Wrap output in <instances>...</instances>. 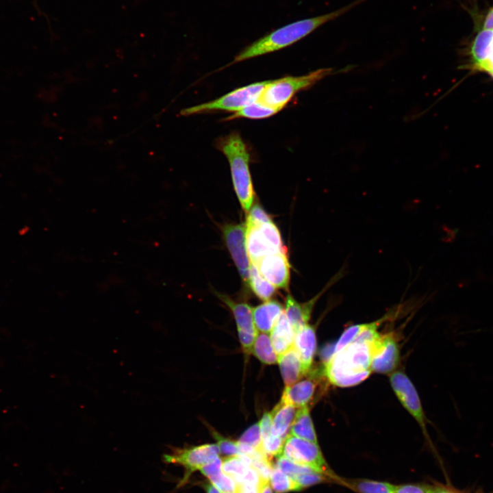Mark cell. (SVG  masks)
<instances>
[{
  "label": "cell",
  "instance_id": "obj_1",
  "mask_svg": "<svg viewBox=\"0 0 493 493\" xmlns=\"http://www.w3.org/2000/svg\"><path fill=\"white\" fill-rule=\"evenodd\" d=\"M366 1L355 0L331 12L297 21L277 29L245 47L236 56L233 62H242L287 47Z\"/></svg>",
  "mask_w": 493,
  "mask_h": 493
},
{
  "label": "cell",
  "instance_id": "obj_2",
  "mask_svg": "<svg viewBox=\"0 0 493 493\" xmlns=\"http://www.w3.org/2000/svg\"><path fill=\"white\" fill-rule=\"evenodd\" d=\"M371 356L370 344L354 341L327 358L324 375L330 383L339 387L357 385L372 372Z\"/></svg>",
  "mask_w": 493,
  "mask_h": 493
},
{
  "label": "cell",
  "instance_id": "obj_3",
  "mask_svg": "<svg viewBox=\"0 0 493 493\" xmlns=\"http://www.w3.org/2000/svg\"><path fill=\"white\" fill-rule=\"evenodd\" d=\"M216 147L229 162L234 190L242 209L247 213L255 195L249 168V149L237 131L220 138Z\"/></svg>",
  "mask_w": 493,
  "mask_h": 493
},
{
  "label": "cell",
  "instance_id": "obj_4",
  "mask_svg": "<svg viewBox=\"0 0 493 493\" xmlns=\"http://www.w3.org/2000/svg\"><path fill=\"white\" fill-rule=\"evenodd\" d=\"M336 73L331 68H324L302 76L270 80L258 101L281 110L298 92Z\"/></svg>",
  "mask_w": 493,
  "mask_h": 493
},
{
  "label": "cell",
  "instance_id": "obj_5",
  "mask_svg": "<svg viewBox=\"0 0 493 493\" xmlns=\"http://www.w3.org/2000/svg\"><path fill=\"white\" fill-rule=\"evenodd\" d=\"M268 82H255L238 88L216 99L184 109L180 114L182 116H190L215 111L236 112L257 101Z\"/></svg>",
  "mask_w": 493,
  "mask_h": 493
},
{
  "label": "cell",
  "instance_id": "obj_6",
  "mask_svg": "<svg viewBox=\"0 0 493 493\" xmlns=\"http://www.w3.org/2000/svg\"><path fill=\"white\" fill-rule=\"evenodd\" d=\"M219 453L218 446L214 444L173 448L169 453L163 455V461L166 464H178L184 468V477L178 484V487H181L188 481L192 473L218 457Z\"/></svg>",
  "mask_w": 493,
  "mask_h": 493
},
{
  "label": "cell",
  "instance_id": "obj_7",
  "mask_svg": "<svg viewBox=\"0 0 493 493\" xmlns=\"http://www.w3.org/2000/svg\"><path fill=\"white\" fill-rule=\"evenodd\" d=\"M283 453L286 458L293 462L308 466L318 472L329 475L318 444L288 435L285 440Z\"/></svg>",
  "mask_w": 493,
  "mask_h": 493
},
{
  "label": "cell",
  "instance_id": "obj_8",
  "mask_svg": "<svg viewBox=\"0 0 493 493\" xmlns=\"http://www.w3.org/2000/svg\"><path fill=\"white\" fill-rule=\"evenodd\" d=\"M325 377L323 369L311 370L296 383L286 385L281 401L296 408L309 407L318 396L321 379Z\"/></svg>",
  "mask_w": 493,
  "mask_h": 493
},
{
  "label": "cell",
  "instance_id": "obj_9",
  "mask_svg": "<svg viewBox=\"0 0 493 493\" xmlns=\"http://www.w3.org/2000/svg\"><path fill=\"white\" fill-rule=\"evenodd\" d=\"M216 294L231 309L236 320L238 338L243 351L246 355H250L258 333L254 324L252 308L247 303L236 302L227 295L218 292Z\"/></svg>",
  "mask_w": 493,
  "mask_h": 493
},
{
  "label": "cell",
  "instance_id": "obj_10",
  "mask_svg": "<svg viewBox=\"0 0 493 493\" xmlns=\"http://www.w3.org/2000/svg\"><path fill=\"white\" fill-rule=\"evenodd\" d=\"M227 247L238 270L249 286L250 260L246 246V227L243 224H227L223 229Z\"/></svg>",
  "mask_w": 493,
  "mask_h": 493
},
{
  "label": "cell",
  "instance_id": "obj_11",
  "mask_svg": "<svg viewBox=\"0 0 493 493\" xmlns=\"http://www.w3.org/2000/svg\"><path fill=\"white\" fill-rule=\"evenodd\" d=\"M391 386L403 407L425 430V414L416 389L403 372H394L390 376Z\"/></svg>",
  "mask_w": 493,
  "mask_h": 493
},
{
  "label": "cell",
  "instance_id": "obj_12",
  "mask_svg": "<svg viewBox=\"0 0 493 493\" xmlns=\"http://www.w3.org/2000/svg\"><path fill=\"white\" fill-rule=\"evenodd\" d=\"M372 372L388 374L392 372L397 366L399 348L393 334L380 335L371 345Z\"/></svg>",
  "mask_w": 493,
  "mask_h": 493
},
{
  "label": "cell",
  "instance_id": "obj_13",
  "mask_svg": "<svg viewBox=\"0 0 493 493\" xmlns=\"http://www.w3.org/2000/svg\"><path fill=\"white\" fill-rule=\"evenodd\" d=\"M253 264L264 277L275 288L288 289L290 266L286 251L267 255Z\"/></svg>",
  "mask_w": 493,
  "mask_h": 493
},
{
  "label": "cell",
  "instance_id": "obj_14",
  "mask_svg": "<svg viewBox=\"0 0 493 493\" xmlns=\"http://www.w3.org/2000/svg\"><path fill=\"white\" fill-rule=\"evenodd\" d=\"M298 353L306 373L311 370L316 351V336L314 328L306 324L294 333L292 346Z\"/></svg>",
  "mask_w": 493,
  "mask_h": 493
},
{
  "label": "cell",
  "instance_id": "obj_15",
  "mask_svg": "<svg viewBox=\"0 0 493 493\" xmlns=\"http://www.w3.org/2000/svg\"><path fill=\"white\" fill-rule=\"evenodd\" d=\"M246 246L250 262L256 263L263 257L281 251L277 250L260 230L258 225H246Z\"/></svg>",
  "mask_w": 493,
  "mask_h": 493
},
{
  "label": "cell",
  "instance_id": "obj_16",
  "mask_svg": "<svg viewBox=\"0 0 493 493\" xmlns=\"http://www.w3.org/2000/svg\"><path fill=\"white\" fill-rule=\"evenodd\" d=\"M252 311L257 331L268 333L283 312V308L277 301L268 300L253 308Z\"/></svg>",
  "mask_w": 493,
  "mask_h": 493
},
{
  "label": "cell",
  "instance_id": "obj_17",
  "mask_svg": "<svg viewBox=\"0 0 493 493\" xmlns=\"http://www.w3.org/2000/svg\"><path fill=\"white\" fill-rule=\"evenodd\" d=\"M277 362L286 385L296 383L307 375L300 357L293 346L279 355Z\"/></svg>",
  "mask_w": 493,
  "mask_h": 493
},
{
  "label": "cell",
  "instance_id": "obj_18",
  "mask_svg": "<svg viewBox=\"0 0 493 493\" xmlns=\"http://www.w3.org/2000/svg\"><path fill=\"white\" fill-rule=\"evenodd\" d=\"M318 299V295L305 303H299L291 294L286 299V316L294 333L301 327L307 324L313 307Z\"/></svg>",
  "mask_w": 493,
  "mask_h": 493
},
{
  "label": "cell",
  "instance_id": "obj_19",
  "mask_svg": "<svg viewBox=\"0 0 493 493\" xmlns=\"http://www.w3.org/2000/svg\"><path fill=\"white\" fill-rule=\"evenodd\" d=\"M296 408L281 401L272 410L271 434L286 439L294 420Z\"/></svg>",
  "mask_w": 493,
  "mask_h": 493
},
{
  "label": "cell",
  "instance_id": "obj_20",
  "mask_svg": "<svg viewBox=\"0 0 493 493\" xmlns=\"http://www.w3.org/2000/svg\"><path fill=\"white\" fill-rule=\"evenodd\" d=\"M270 333L272 344L277 356L292 347L294 331L284 312L279 316Z\"/></svg>",
  "mask_w": 493,
  "mask_h": 493
},
{
  "label": "cell",
  "instance_id": "obj_21",
  "mask_svg": "<svg viewBox=\"0 0 493 493\" xmlns=\"http://www.w3.org/2000/svg\"><path fill=\"white\" fill-rule=\"evenodd\" d=\"M290 433L292 435L318 444L309 407H303L297 409Z\"/></svg>",
  "mask_w": 493,
  "mask_h": 493
},
{
  "label": "cell",
  "instance_id": "obj_22",
  "mask_svg": "<svg viewBox=\"0 0 493 493\" xmlns=\"http://www.w3.org/2000/svg\"><path fill=\"white\" fill-rule=\"evenodd\" d=\"M251 353L263 364H274L277 362L278 356L272 344L270 337L267 333H257Z\"/></svg>",
  "mask_w": 493,
  "mask_h": 493
},
{
  "label": "cell",
  "instance_id": "obj_23",
  "mask_svg": "<svg viewBox=\"0 0 493 493\" xmlns=\"http://www.w3.org/2000/svg\"><path fill=\"white\" fill-rule=\"evenodd\" d=\"M249 286L261 300L268 301L276 292L273 286L260 272L257 266L251 262Z\"/></svg>",
  "mask_w": 493,
  "mask_h": 493
},
{
  "label": "cell",
  "instance_id": "obj_24",
  "mask_svg": "<svg viewBox=\"0 0 493 493\" xmlns=\"http://www.w3.org/2000/svg\"><path fill=\"white\" fill-rule=\"evenodd\" d=\"M279 111V110L275 108L269 106L260 101H257L245 106L231 116L226 118L225 120L230 121L238 118L262 119L272 116Z\"/></svg>",
  "mask_w": 493,
  "mask_h": 493
},
{
  "label": "cell",
  "instance_id": "obj_25",
  "mask_svg": "<svg viewBox=\"0 0 493 493\" xmlns=\"http://www.w3.org/2000/svg\"><path fill=\"white\" fill-rule=\"evenodd\" d=\"M346 483L359 493H394L395 485L368 479L346 481Z\"/></svg>",
  "mask_w": 493,
  "mask_h": 493
},
{
  "label": "cell",
  "instance_id": "obj_26",
  "mask_svg": "<svg viewBox=\"0 0 493 493\" xmlns=\"http://www.w3.org/2000/svg\"><path fill=\"white\" fill-rule=\"evenodd\" d=\"M269 481L275 493H286L301 490L296 482L283 472L277 466L273 467Z\"/></svg>",
  "mask_w": 493,
  "mask_h": 493
},
{
  "label": "cell",
  "instance_id": "obj_27",
  "mask_svg": "<svg viewBox=\"0 0 493 493\" xmlns=\"http://www.w3.org/2000/svg\"><path fill=\"white\" fill-rule=\"evenodd\" d=\"M239 456H231L222 461V470L231 477L237 484L240 483L249 468Z\"/></svg>",
  "mask_w": 493,
  "mask_h": 493
},
{
  "label": "cell",
  "instance_id": "obj_28",
  "mask_svg": "<svg viewBox=\"0 0 493 493\" xmlns=\"http://www.w3.org/2000/svg\"><path fill=\"white\" fill-rule=\"evenodd\" d=\"M276 466L286 475L292 479L295 477L312 472H316L312 468L303 464L293 462L286 458L283 455H279L277 457ZM320 473V472H319Z\"/></svg>",
  "mask_w": 493,
  "mask_h": 493
},
{
  "label": "cell",
  "instance_id": "obj_29",
  "mask_svg": "<svg viewBox=\"0 0 493 493\" xmlns=\"http://www.w3.org/2000/svg\"><path fill=\"white\" fill-rule=\"evenodd\" d=\"M286 439L270 435L262 439V448L266 457L271 460L274 456H279L283 452Z\"/></svg>",
  "mask_w": 493,
  "mask_h": 493
},
{
  "label": "cell",
  "instance_id": "obj_30",
  "mask_svg": "<svg viewBox=\"0 0 493 493\" xmlns=\"http://www.w3.org/2000/svg\"><path fill=\"white\" fill-rule=\"evenodd\" d=\"M366 324H358L350 326L342 333L341 336L335 344L331 355L336 353L353 342L359 333L364 329ZM329 355V356H330Z\"/></svg>",
  "mask_w": 493,
  "mask_h": 493
},
{
  "label": "cell",
  "instance_id": "obj_31",
  "mask_svg": "<svg viewBox=\"0 0 493 493\" xmlns=\"http://www.w3.org/2000/svg\"><path fill=\"white\" fill-rule=\"evenodd\" d=\"M210 432L216 440L220 453L227 456H237L240 454L238 442L233 441L229 438L222 436L214 429L210 428Z\"/></svg>",
  "mask_w": 493,
  "mask_h": 493
},
{
  "label": "cell",
  "instance_id": "obj_32",
  "mask_svg": "<svg viewBox=\"0 0 493 493\" xmlns=\"http://www.w3.org/2000/svg\"><path fill=\"white\" fill-rule=\"evenodd\" d=\"M212 485L220 493H237L238 485L236 481L225 473L220 472L209 479Z\"/></svg>",
  "mask_w": 493,
  "mask_h": 493
},
{
  "label": "cell",
  "instance_id": "obj_33",
  "mask_svg": "<svg viewBox=\"0 0 493 493\" xmlns=\"http://www.w3.org/2000/svg\"><path fill=\"white\" fill-rule=\"evenodd\" d=\"M238 442L262 451V436L259 422L247 429L240 437Z\"/></svg>",
  "mask_w": 493,
  "mask_h": 493
},
{
  "label": "cell",
  "instance_id": "obj_34",
  "mask_svg": "<svg viewBox=\"0 0 493 493\" xmlns=\"http://www.w3.org/2000/svg\"><path fill=\"white\" fill-rule=\"evenodd\" d=\"M272 221L271 218L264 210L258 203H255L248 212L245 225H259Z\"/></svg>",
  "mask_w": 493,
  "mask_h": 493
},
{
  "label": "cell",
  "instance_id": "obj_35",
  "mask_svg": "<svg viewBox=\"0 0 493 493\" xmlns=\"http://www.w3.org/2000/svg\"><path fill=\"white\" fill-rule=\"evenodd\" d=\"M293 479L299 485L301 489L303 488H307L310 485L319 483L325 481V477L324 474L319 473L318 472H312L299 475Z\"/></svg>",
  "mask_w": 493,
  "mask_h": 493
},
{
  "label": "cell",
  "instance_id": "obj_36",
  "mask_svg": "<svg viewBox=\"0 0 493 493\" xmlns=\"http://www.w3.org/2000/svg\"><path fill=\"white\" fill-rule=\"evenodd\" d=\"M208 479L222 472V460L218 457L207 463L199 470Z\"/></svg>",
  "mask_w": 493,
  "mask_h": 493
},
{
  "label": "cell",
  "instance_id": "obj_37",
  "mask_svg": "<svg viewBox=\"0 0 493 493\" xmlns=\"http://www.w3.org/2000/svg\"><path fill=\"white\" fill-rule=\"evenodd\" d=\"M485 29L488 31L490 39L487 60L481 71H485L493 77V29Z\"/></svg>",
  "mask_w": 493,
  "mask_h": 493
},
{
  "label": "cell",
  "instance_id": "obj_38",
  "mask_svg": "<svg viewBox=\"0 0 493 493\" xmlns=\"http://www.w3.org/2000/svg\"><path fill=\"white\" fill-rule=\"evenodd\" d=\"M431 488L418 484L395 485L394 493H429Z\"/></svg>",
  "mask_w": 493,
  "mask_h": 493
},
{
  "label": "cell",
  "instance_id": "obj_39",
  "mask_svg": "<svg viewBox=\"0 0 493 493\" xmlns=\"http://www.w3.org/2000/svg\"><path fill=\"white\" fill-rule=\"evenodd\" d=\"M262 439L271 434L272 416L270 412H266L259 421Z\"/></svg>",
  "mask_w": 493,
  "mask_h": 493
},
{
  "label": "cell",
  "instance_id": "obj_40",
  "mask_svg": "<svg viewBox=\"0 0 493 493\" xmlns=\"http://www.w3.org/2000/svg\"><path fill=\"white\" fill-rule=\"evenodd\" d=\"M483 28L493 29V6L489 10L484 19Z\"/></svg>",
  "mask_w": 493,
  "mask_h": 493
},
{
  "label": "cell",
  "instance_id": "obj_41",
  "mask_svg": "<svg viewBox=\"0 0 493 493\" xmlns=\"http://www.w3.org/2000/svg\"><path fill=\"white\" fill-rule=\"evenodd\" d=\"M429 493H455V492H451V490L443 488H431Z\"/></svg>",
  "mask_w": 493,
  "mask_h": 493
},
{
  "label": "cell",
  "instance_id": "obj_42",
  "mask_svg": "<svg viewBox=\"0 0 493 493\" xmlns=\"http://www.w3.org/2000/svg\"><path fill=\"white\" fill-rule=\"evenodd\" d=\"M268 483H264L261 485L260 493H273V491Z\"/></svg>",
  "mask_w": 493,
  "mask_h": 493
},
{
  "label": "cell",
  "instance_id": "obj_43",
  "mask_svg": "<svg viewBox=\"0 0 493 493\" xmlns=\"http://www.w3.org/2000/svg\"><path fill=\"white\" fill-rule=\"evenodd\" d=\"M206 493H220L215 487L212 484L206 483L204 486Z\"/></svg>",
  "mask_w": 493,
  "mask_h": 493
}]
</instances>
